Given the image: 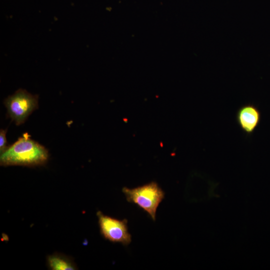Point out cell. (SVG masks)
<instances>
[{
    "mask_svg": "<svg viewBox=\"0 0 270 270\" xmlns=\"http://www.w3.org/2000/svg\"><path fill=\"white\" fill-rule=\"evenodd\" d=\"M236 122L244 133L252 134L258 126L261 118L260 111L252 104L240 106L236 111Z\"/></svg>",
    "mask_w": 270,
    "mask_h": 270,
    "instance_id": "5",
    "label": "cell"
},
{
    "mask_svg": "<svg viewBox=\"0 0 270 270\" xmlns=\"http://www.w3.org/2000/svg\"><path fill=\"white\" fill-rule=\"evenodd\" d=\"M7 130L1 129L0 130V154L6 150L9 146L6 138Z\"/></svg>",
    "mask_w": 270,
    "mask_h": 270,
    "instance_id": "7",
    "label": "cell"
},
{
    "mask_svg": "<svg viewBox=\"0 0 270 270\" xmlns=\"http://www.w3.org/2000/svg\"><path fill=\"white\" fill-rule=\"evenodd\" d=\"M96 216L100 233L105 240L124 246L131 242L132 236L128 230L126 219L118 220L105 215L100 210L97 212Z\"/></svg>",
    "mask_w": 270,
    "mask_h": 270,
    "instance_id": "4",
    "label": "cell"
},
{
    "mask_svg": "<svg viewBox=\"0 0 270 270\" xmlns=\"http://www.w3.org/2000/svg\"><path fill=\"white\" fill-rule=\"evenodd\" d=\"M128 202L136 204L144 210L155 221L156 212L160 204L164 198V192L154 182L133 188L124 187L122 189Z\"/></svg>",
    "mask_w": 270,
    "mask_h": 270,
    "instance_id": "2",
    "label": "cell"
},
{
    "mask_svg": "<svg viewBox=\"0 0 270 270\" xmlns=\"http://www.w3.org/2000/svg\"><path fill=\"white\" fill-rule=\"evenodd\" d=\"M8 116L17 125L24 123L29 115L38 108V96L19 89L4 101Z\"/></svg>",
    "mask_w": 270,
    "mask_h": 270,
    "instance_id": "3",
    "label": "cell"
},
{
    "mask_svg": "<svg viewBox=\"0 0 270 270\" xmlns=\"http://www.w3.org/2000/svg\"><path fill=\"white\" fill-rule=\"evenodd\" d=\"M30 136L27 132L24 134L1 154L0 166L32 167L45 164L48 158V150Z\"/></svg>",
    "mask_w": 270,
    "mask_h": 270,
    "instance_id": "1",
    "label": "cell"
},
{
    "mask_svg": "<svg viewBox=\"0 0 270 270\" xmlns=\"http://www.w3.org/2000/svg\"><path fill=\"white\" fill-rule=\"evenodd\" d=\"M47 265L52 270H75L76 264L70 257L63 254L54 253L48 256Z\"/></svg>",
    "mask_w": 270,
    "mask_h": 270,
    "instance_id": "6",
    "label": "cell"
}]
</instances>
